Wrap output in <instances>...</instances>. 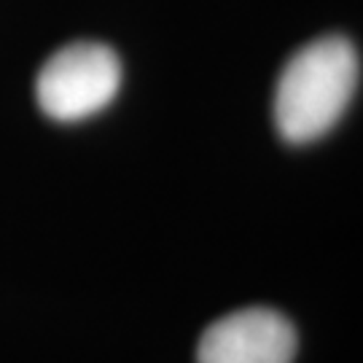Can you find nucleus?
<instances>
[{
  "label": "nucleus",
  "mask_w": 363,
  "mask_h": 363,
  "mask_svg": "<svg viewBox=\"0 0 363 363\" xmlns=\"http://www.w3.org/2000/svg\"><path fill=\"white\" fill-rule=\"evenodd\" d=\"M358 78V52L342 35H323L298 49L274 89V124L280 138L294 145L320 140L350 108Z\"/></svg>",
  "instance_id": "nucleus-1"
},
{
  "label": "nucleus",
  "mask_w": 363,
  "mask_h": 363,
  "mask_svg": "<svg viewBox=\"0 0 363 363\" xmlns=\"http://www.w3.org/2000/svg\"><path fill=\"white\" fill-rule=\"evenodd\" d=\"M121 86L118 54L94 40H78L46 60L35 81L40 111L60 124L94 116L113 103Z\"/></svg>",
  "instance_id": "nucleus-2"
},
{
  "label": "nucleus",
  "mask_w": 363,
  "mask_h": 363,
  "mask_svg": "<svg viewBox=\"0 0 363 363\" xmlns=\"http://www.w3.org/2000/svg\"><path fill=\"white\" fill-rule=\"evenodd\" d=\"M294 325L286 315L267 307L218 318L196 347V363H294Z\"/></svg>",
  "instance_id": "nucleus-3"
}]
</instances>
